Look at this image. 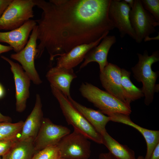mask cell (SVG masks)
Returning <instances> with one entry per match:
<instances>
[{
	"mask_svg": "<svg viewBox=\"0 0 159 159\" xmlns=\"http://www.w3.org/2000/svg\"><path fill=\"white\" fill-rule=\"evenodd\" d=\"M42 10L35 59L45 49L51 61L77 46L95 42L115 28L109 18L110 0H33Z\"/></svg>",
	"mask_w": 159,
	"mask_h": 159,
	"instance_id": "1",
	"label": "cell"
},
{
	"mask_svg": "<svg viewBox=\"0 0 159 159\" xmlns=\"http://www.w3.org/2000/svg\"><path fill=\"white\" fill-rule=\"evenodd\" d=\"M137 54L138 62L131 69L134 78L143 84L141 89L145 97L144 103L148 105L153 100L154 88L159 73L152 70V66L159 61V51H155L150 56L147 50L143 54L138 53Z\"/></svg>",
	"mask_w": 159,
	"mask_h": 159,
	"instance_id": "2",
	"label": "cell"
},
{
	"mask_svg": "<svg viewBox=\"0 0 159 159\" xmlns=\"http://www.w3.org/2000/svg\"><path fill=\"white\" fill-rule=\"evenodd\" d=\"M79 91L83 97L107 116L114 113L130 115L132 112L130 105L90 83H82Z\"/></svg>",
	"mask_w": 159,
	"mask_h": 159,
	"instance_id": "3",
	"label": "cell"
},
{
	"mask_svg": "<svg viewBox=\"0 0 159 159\" xmlns=\"http://www.w3.org/2000/svg\"><path fill=\"white\" fill-rule=\"evenodd\" d=\"M51 92L58 101L66 121L75 130L90 140L102 144L101 135L73 106L68 98L60 91L50 86Z\"/></svg>",
	"mask_w": 159,
	"mask_h": 159,
	"instance_id": "4",
	"label": "cell"
},
{
	"mask_svg": "<svg viewBox=\"0 0 159 159\" xmlns=\"http://www.w3.org/2000/svg\"><path fill=\"white\" fill-rule=\"evenodd\" d=\"M33 0H12L0 18V30H12L33 18Z\"/></svg>",
	"mask_w": 159,
	"mask_h": 159,
	"instance_id": "5",
	"label": "cell"
},
{
	"mask_svg": "<svg viewBox=\"0 0 159 159\" xmlns=\"http://www.w3.org/2000/svg\"><path fill=\"white\" fill-rule=\"evenodd\" d=\"M89 139L74 130L65 136L57 145L61 157L64 159H89L91 153Z\"/></svg>",
	"mask_w": 159,
	"mask_h": 159,
	"instance_id": "6",
	"label": "cell"
},
{
	"mask_svg": "<svg viewBox=\"0 0 159 159\" xmlns=\"http://www.w3.org/2000/svg\"><path fill=\"white\" fill-rule=\"evenodd\" d=\"M130 20L136 35L135 41L139 44L156 32L155 27L159 25V22L144 8L140 0H135L130 11Z\"/></svg>",
	"mask_w": 159,
	"mask_h": 159,
	"instance_id": "7",
	"label": "cell"
},
{
	"mask_svg": "<svg viewBox=\"0 0 159 159\" xmlns=\"http://www.w3.org/2000/svg\"><path fill=\"white\" fill-rule=\"evenodd\" d=\"M38 28L34 27L26 45L21 51L11 55L13 59L19 62L23 69L34 84L39 85L42 81L35 68L34 60L37 54Z\"/></svg>",
	"mask_w": 159,
	"mask_h": 159,
	"instance_id": "8",
	"label": "cell"
},
{
	"mask_svg": "<svg viewBox=\"0 0 159 159\" xmlns=\"http://www.w3.org/2000/svg\"><path fill=\"white\" fill-rule=\"evenodd\" d=\"M70 133L66 127L55 124L49 119L44 118L38 133L33 142L37 152L48 147L57 145L64 137Z\"/></svg>",
	"mask_w": 159,
	"mask_h": 159,
	"instance_id": "9",
	"label": "cell"
},
{
	"mask_svg": "<svg viewBox=\"0 0 159 159\" xmlns=\"http://www.w3.org/2000/svg\"><path fill=\"white\" fill-rule=\"evenodd\" d=\"M131 9L122 0H110L108 15L114 28L118 30L121 37L127 35L135 40L136 35L130 20Z\"/></svg>",
	"mask_w": 159,
	"mask_h": 159,
	"instance_id": "10",
	"label": "cell"
},
{
	"mask_svg": "<svg viewBox=\"0 0 159 159\" xmlns=\"http://www.w3.org/2000/svg\"><path fill=\"white\" fill-rule=\"evenodd\" d=\"M1 57L8 62L10 66L15 87L16 109L19 112L24 111L30 96L29 88L31 80L21 66L7 57L1 56Z\"/></svg>",
	"mask_w": 159,
	"mask_h": 159,
	"instance_id": "11",
	"label": "cell"
},
{
	"mask_svg": "<svg viewBox=\"0 0 159 159\" xmlns=\"http://www.w3.org/2000/svg\"><path fill=\"white\" fill-rule=\"evenodd\" d=\"M121 69L117 65L108 63L100 72V79L106 91L123 102L129 105L121 85Z\"/></svg>",
	"mask_w": 159,
	"mask_h": 159,
	"instance_id": "12",
	"label": "cell"
},
{
	"mask_svg": "<svg viewBox=\"0 0 159 159\" xmlns=\"http://www.w3.org/2000/svg\"><path fill=\"white\" fill-rule=\"evenodd\" d=\"M37 25L35 20L31 19L17 29L0 32V42L7 43L15 53L18 52L26 45L30 33Z\"/></svg>",
	"mask_w": 159,
	"mask_h": 159,
	"instance_id": "13",
	"label": "cell"
},
{
	"mask_svg": "<svg viewBox=\"0 0 159 159\" xmlns=\"http://www.w3.org/2000/svg\"><path fill=\"white\" fill-rule=\"evenodd\" d=\"M42 108L40 96L37 94L34 107L24 122L19 140L34 142L39 130L43 118Z\"/></svg>",
	"mask_w": 159,
	"mask_h": 159,
	"instance_id": "14",
	"label": "cell"
},
{
	"mask_svg": "<svg viewBox=\"0 0 159 159\" xmlns=\"http://www.w3.org/2000/svg\"><path fill=\"white\" fill-rule=\"evenodd\" d=\"M107 116L110 118V121L130 126L141 133L145 139L147 145L146 153L144 159H149L155 148L159 143V131L147 129L136 124L131 120L130 115L114 113Z\"/></svg>",
	"mask_w": 159,
	"mask_h": 159,
	"instance_id": "15",
	"label": "cell"
},
{
	"mask_svg": "<svg viewBox=\"0 0 159 159\" xmlns=\"http://www.w3.org/2000/svg\"><path fill=\"white\" fill-rule=\"evenodd\" d=\"M77 77L73 69L57 66L50 68L46 74L50 86L59 90L67 98L71 97V83Z\"/></svg>",
	"mask_w": 159,
	"mask_h": 159,
	"instance_id": "16",
	"label": "cell"
},
{
	"mask_svg": "<svg viewBox=\"0 0 159 159\" xmlns=\"http://www.w3.org/2000/svg\"><path fill=\"white\" fill-rule=\"evenodd\" d=\"M101 43L90 50L86 55L85 61L80 67V69L92 62H97L99 66L100 72H102L109 62L108 54L111 47L116 42L114 35H107L102 39Z\"/></svg>",
	"mask_w": 159,
	"mask_h": 159,
	"instance_id": "17",
	"label": "cell"
},
{
	"mask_svg": "<svg viewBox=\"0 0 159 159\" xmlns=\"http://www.w3.org/2000/svg\"><path fill=\"white\" fill-rule=\"evenodd\" d=\"M106 36H103L95 42L76 46L67 53L59 56L57 58L56 66L67 69H73L83 60L88 52L97 46Z\"/></svg>",
	"mask_w": 159,
	"mask_h": 159,
	"instance_id": "18",
	"label": "cell"
},
{
	"mask_svg": "<svg viewBox=\"0 0 159 159\" xmlns=\"http://www.w3.org/2000/svg\"><path fill=\"white\" fill-rule=\"evenodd\" d=\"M73 106L101 135L106 132V126L110 118L98 110L87 107L79 103L71 97H68Z\"/></svg>",
	"mask_w": 159,
	"mask_h": 159,
	"instance_id": "19",
	"label": "cell"
},
{
	"mask_svg": "<svg viewBox=\"0 0 159 159\" xmlns=\"http://www.w3.org/2000/svg\"><path fill=\"white\" fill-rule=\"evenodd\" d=\"M102 144L116 159H136L134 151L127 145L119 143L106 132L101 135Z\"/></svg>",
	"mask_w": 159,
	"mask_h": 159,
	"instance_id": "20",
	"label": "cell"
},
{
	"mask_svg": "<svg viewBox=\"0 0 159 159\" xmlns=\"http://www.w3.org/2000/svg\"><path fill=\"white\" fill-rule=\"evenodd\" d=\"M33 141L18 140L11 149L2 157V159H32L37 153Z\"/></svg>",
	"mask_w": 159,
	"mask_h": 159,
	"instance_id": "21",
	"label": "cell"
},
{
	"mask_svg": "<svg viewBox=\"0 0 159 159\" xmlns=\"http://www.w3.org/2000/svg\"><path fill=\"white\" fill-rule=\"evenodd\" d=\"M121 70V85L127 103L144 97L141 88L135 86L131 81L130 77L131 73L126 69L122 68Z\"/></svg>",
	"mask_w": 159,
	"mask_h": 159,
	"instance_id": "22",
	"label": "cell"
},
{
	"mask_svg": "<svg viewBox=\"0 0 159 159\" xmlns=\"http://www.w3.org/2000/svg\"><path fill=\"white\" fill-rule=\"evenodd\" d=\"M24 122L21 121L18 122L0 123V141L11 139L17 137L21 132Z\"/></svg>",
	"mask_w": 159,
	"mask_h": 159,
	"instance_id": "23",
	"label": "cell"
},
{
	"mask_svg": "<svg viewBox=\"0 0 159 159\" xmlns=\"http://www.w3.org/2000/svg\"><path fill=\"white\" fill-rule=\"evenodd\" d=\"M59 149L57 145L46 148L36 153L32 159H59L61 158Z\"/></svg>",
	"mask_w": 159,
	"mask_h": 159,
	"instance_id": "24",
	"label": "cell"
},
{
	"mask_svg": "<svg viewBox=\"0 0 159 159\" xmlns=\"http://www.w3.org/2000/svg\"><path fill=\"white\" fill-rule=\"evenodd\" d=\"M141 1L144 8L159 22V0H141Z\"/></svg>",
	"mask_w": 159,
	"mask_h": 159,
	"instance_id": "25",
	"label": "cell"
},
{
	"mask_svg": "<svg viewBox=\"0 0 159 159\" xmlns=\"http://www.w3.org/2000/svg\"><path fill=\"white\" fill-rule=\"evenodd\" d=\"M19 137L0 141V156H2L7 153L18 140Z\"/></svg>",
	"mask_w": 159,
	"mask_h": 159,
	"instance_id": "26",
	"label": "cell"
},
{
	"mask_svg": "<svg viewBox=\"0 0 159 159\" xmlns=\"http://www.w3.org/2000/svg\"><path fill=\"white\" fill-rule=\"evenodd\" d=\"M12 0H0V18Z\"/></svg>",
	"mask_w": 159,
	"mask_h": 159,
	"instance_id": "27",
	"label": "cell"
},
{
	"mask_svg": "<svg viewBox=\"0 0 159 159\" xmlns=\"http://www.w3.org/2000/svg\"><path fill=\"white\" fill-rule=\"evenodd\" d=\"M149 159H159V143L155 148Z\"/></svg>",
	"mask_w": 159,
	"mask_h": 159,
	"instance_id": "28",
	"label": "cell"
},
{
	"mask_svg": "<svg viewBox=\"0 0 159 159\" xmlns=\"http://www.w3.org/2000/svg\"><path fill=\"white\" fill-rule=\"evenodd\" d=\"M98 159H116L110 152L102 153L98 157Z\"/></svg>",
	"mask_w": 159,
	"mask_h": 159,
	"instance_id": "29",
	"label": "cell"
},
{
	"mask_svg": "<svg viewBox=\"0 0 159 159\" xmlns=\"http://www.w3.org/2000/svg\"><path fill=\"white\" fill-rule=\"evenodd\" d=\"M13 50V48L10 46H6L0 44V55L1 54L9 52Z\"/></svg>",
	"mask_w": 159,
	"mask_h": 159,
	"instance_id": "30",
	"label": "cell"
},
{
	"mask_svg": "<svg viewBox=\"0 0 159 159\" xmlns=\"http://www.w3.org/2000/svg\"><path fill=\"white\" fill-rule=\"evenodd\" d=\"M11 118L8 116L2 115L0 112V123L2 122H11Z\"/></svg>",
	"mask_w": 159,
	"mask_h": 159,
	"instance_id": "31",
	"label": "cell"
},
{
	"mask_svg": "<svg viewBox=\"0 0 159 159\" xmlns=\"http://www.w3.org/2000/svg\"><path fill=\"white\" fill-rule=\"evenodd\" d=\"M123 1L127 4L131 9L133 6L135 0H123Z\"/></svg>",
	"mask_w": 159,
	"mask_h": 159,
	"instance_id": "32",
	"label": "cell"
},
{
	"mask_svg": "<svg viewBox=\"0 0 159 159\" xmlns=\"http://www.w3.org/2000/svg\"><path fill=\"white\" fill-rule=\"evenodd\" d=\"M5 94V91L4 87L0 83V99L3 98Z\"/></svg>",
	"mask_w": 159,
	"mask_h": 159,
	"instance_id": "33",
	"label": "cell"
},
{
	"mask_svg": "<svg viewBox=\"0 0 159 159\" xmlns=\"http://www.w3.org/2000/svg\"><path fill=\"white\" fill-rule=\"evenodd\" d=\"M159 84H155L154 88V92H158L159 91Z\"/></svg>",
	"mask_w": 159,
	"mask_h": 159,
	"instance_id": "34",
	"label": "cell"
},
{
	"mask_svg": "<svg viewBox=\"0 0 159 159\" xmlns=\"http://www.w3.org/2000/svg\"><path fill=\"white\" fill-rule=\"evenodd\" d=\"M136 159H144V158L143 156H139Z\"/></svg>",
	"mask_w": 159,
	"mask_h": 159,
	"instance_id": "35",
	"label": "cell"
},
{
	"mask_svg": "<svg viewBox=\"0 0 159 159\" xmlns=\"http://www.w3.org/2000/svg\"><path fill=\"white\" fill-rule=\"evenodd\" d=\"M59 159H64L62 158H60Z\"/></svg>",
	"mask_w": 159,
	"mask_h": 159,
	"instance_id": "36",
	"label": "cell"
},
{
	"mask_svg": "<svg viewBox=\"0 0 159 159\" xmlns=\"http://www.w3.org/2000/svg\"><path fill=\"white\" fill-rule=\"evenodd\" d=\"M0 159H2L1 158V157L0 156Z\"/></svg>",
	"mask_w": 159,
	"mask_h": 159,
	"instance_id": "37",
	"label": "cell"
}]
</instances>
